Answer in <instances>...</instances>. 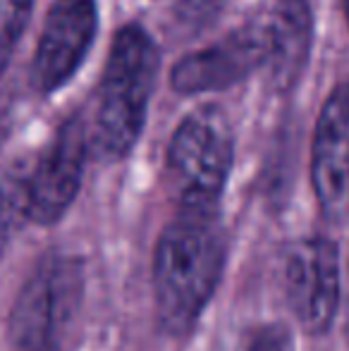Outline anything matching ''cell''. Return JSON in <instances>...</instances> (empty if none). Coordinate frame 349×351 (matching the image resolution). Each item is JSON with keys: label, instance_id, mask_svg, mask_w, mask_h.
<instances>
[{"label": "cell", "instance_id": "obj_11", "mask_svg": "<svg viewBox=\"0 0 349 351\" xmlns=\"http://www.w3.org/2000/svg\"><path fill=\"white\" fill-rule=\"evenodd\" d=\"M24 220H29V175L8 172L0 177V256Z\"/></svg>", "mask_w": 349, "mask_h": 351}, {"label": "cell", "instance_id": "obj_12", "mask_svg": "<svg viewBox=\"0 0 349 351\" xmlns=\"http://www.w3.org/2000/svg\"><path fill=\"white\" fill-rule=\"evenodd\" d=\"M34 0H0V77L8 70L32 17Z\"/></svg>", "mask_w": 349, "mask_h": 351}, {"label": "cell", "instance_id": "obj_8", "mask_svg": "<svg viewBox=\"0 0 349 351\" xmlns=\"http://www.w3.org/2000/svg\"><path fill=\"white\" fill-rule=\"evenodd\" d=\"M311 184L330 222L349 220V79L326 98L311 143Z\"/></svg>", "mask_w": 349, "mask_h": 351}, {"label": "cell", "instance_id": "obj_14", "mask_svg": "<svg viewBox=\"0 0 349 351\" xmlns=\"http://www.w3.org/2000/svg\"><path fill=\"white\" fill-rule=\"evenodd\" d=\"M345 335H347V339H349V299H347V323H345Z\"/></svg>", "mask_w": 349, "mask_h": 351}, {"label": "cell", "instance_id": "obj_5", "mask_svg": "<svg viewBox=\"0 0 349 351\" xmlns=\"http://www.w3.org/2000/svg\"><path fill=\"white\" fill-rule=\"evenodd\" d=\"M285 294L304 332L326 335L340 304V258L335 241L309 237L289 246L285 258Z\"/></svg>", "mask_w": 349, "mask_h": 351}, {"label": "cell", "instance_id": "obj_13", "mask_svg": "<svg viewBox=\"0 0 349 351\" xmlns=\"http://www.w3.org/2000/svg\"><path fill=\"white\" fill-rule=\"evenodd\" d=\"M249 351H294L292 335L282 325H268L254 337Z\"/></svg>", "mask_w": 349, "mask_h": 351}, {"label": "cell", "instance_id": "obj_9", "mask_svg": "<svg viewBox=\"0 0 349 351\" xmlns=\"http://www.w3.org/2000/svg\"><path fill=\"white\" fill-rule=\"evenodd\" d=\"M268 60V32L263 24H247L215 46L184 56L173 67L170 84L182 96L223 91L247 79Z\"/></svg>", "mask_w": 349, "mask_h": 351}, {"label": "cell", "instance_id": "obj_2", "mask_svg": "<svg viewBox=\"0 0 349 351\" xmlns=\"http://www.w3.org/2000/svg\"><path fill=\"white\" fill-rule=\"evenodd\" d=\"M158 65V46L144 27L127 24L115 34L88 132L91 148L101 160H122L136 146L144 132Z\"/></svg>", "mask_w": 349, "mask_h": 351}, {"label": "cell", "instance_id": "obj_6", "mask_svg": "<svg viewBox=\"0 0 349 351\" xmlns=\"http://www.w3.org/2000/svg\"><path fill=\"white\" fill-rule=\"evenodd\" d=\"M91 134L84 120L72 115L58 127L53 141L29 172V220L56 225L80 194Z\"/></svg>", "mask_w": 349, "mask_h": 351}, {"label": "cell", "instance_id": "obj_1", "mask_svg": "<svg viewBox=\"0 0 349 351\" xmlns=\"http://www.w3.org/2000/svg\"><path fill=\"white\" fill-rule=\"evenodd\" d=\"M225 234L218 208H180L154 251L158 323L173 337L191 332L225 270Z\"/></svg>", "mask_w": 349, "mask_h": 351}, {"label": "cell", "instance_id": "obj_4", "mask_svg": "<svg viewBox=\"0 0 349 351\" xmlns=\"http://www.w3.org/2000/svg\"><path fill=\"white\" fill-rule=\"evenodd\" d=\"M234 139L218 108H199L177 125L168 143V175L182 208H218L230 180Z\"/></svg>", "mask_w": 349, "mask_h": 351}, {"label": "cell", "instance_id": "obj_15", "mask_svg": "<svg viewBox=\"0 0 349 351\" xmlns=\"http://www.w3.org/2000/svg\"><path fill=\"white\" fill-rule=\"evenodd\" d=\"M345 17H347V24H349V0H345Z\"/></svg>", "mask_w": 349, "mask_h": 351}, {"label": "cell", "instance_id": "obj_7", "mask_svg": "<svg viewBox=\"0 0 349 351\" xmlns=\"http://www.w3.org/2000/svg\"><path fill=\"white\" fill-rule=\"evenodd\" d=\"M98 32L96 0H53L34 56V86L60 91L86 60Z\"/></svg>", "mask_w": 349, "mask_h": 351}, {"label": "cell", "instance_id": "obj_3", "mask_svg": "<svg viewBox=\"0 0 349 351\" xmlns=\"http://www.w3.org/2000/svg\"><path fill=\"white\" fill-rule=\"evenodd\" d=\"M84 287L82 261L48 254L19 289L10 315L12 351H60Z\"/></svg>", "mask_w": 349, "mask_h": 351}, {"label": "cell", "instance_id": "obj_10", "mask_svg": "<svg viewBox=\"0 0 349 351\" xmlns=\"http://www.w3.org/2000/svg\"><path fill=\"white\" fill-rule=\"evenodd\" d=\"M268 60L265 70L275 91L287 93L299 84L313 43V12L309 0H275L265 22Z\"/></svg>", "mask_w": 349, "mask_h": 351}]
</instances>
